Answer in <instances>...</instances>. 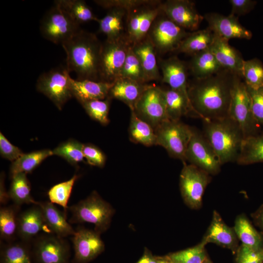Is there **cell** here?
Instances as JSON below:
<instances>
[{
    "label": "cell",
    "instance_id": "28",
    "mask_svg": "<svg viewBox=\"0 0 263 263\" xmlns=\"http://www.w3.org/2000/svg\"><path fill=\"white\" fill-rule=\"evenodd\" d=\"M188 69L195 79L208 77L224 69L210 48L191 56Z\"/></svg>",
    "mask_w": 263,
    "mask_h": 263
},
{
    "label": "cell",
    "instance_id": "25",
    "mask_svg": "<svg viewBox=\"0 0 263 263\" xmlns=\"http://www.w3.org/2000/svg\"><path fill=\"white\" fill-rule=\"evenodd\" d=\"M36 205L41 208L50 232L62 238L74 235L75 230L66 220V214L60 211L54 204L50 201H37Z\"/></svg>",
    "mask_w": 263,
    "mask_h": 263
},
{
    "label": "cell",
    "instance_id": "35",
    "mask_svg": "<svg viewBox=\"0 0 263 263\" xmlns=\"http://www.w3.org/2000/svg\"><path fill=\"white\" fill-rule=\"evenodd\" d=\"M12 181L8 192L10 199L16 205L33 204L36 205L35 201L31 196V186L26 174L19 173L11 177Z\"/></svg>",
    "mask_w": 263,
    "mask_h": 263
},
{
    "label": "cell",
    "instance_id": "48",
    "mask_svg": "<svg viewBox=\"0 0 263 263\" xmlns=\"http://www.w3.org/2000/svg\"><path fill=\"white\" fill-rule=\"evenodd\" d=\"M0 153L3 158L12 162L24 154L18 147L12 144L1 132H0Z\"/></svg>",
    "mask_w": 263,
    "mask_h": 263
},
{
    "label": "cell",
    "instance_id": "15",
    "mask_svg": "<svg viewBox=\"0 0 263 263\" xmlns=\"http://www.w3.org/2000/svg\"><path fill=\"white\" fill-rule=\"evenodd\" d=\"M160 7L169 19L186 30L197 31L204 19L191 0H167L162 1Z\"/></svg>",
    "mask_w": 263,
    "mask_h": 263
},
{
    "label": "cell",
    "instance_id": "14",
    "mask_svg": "<svg viewBox=\"0 0 263 263\" xmlns=\"http://www.w3.org/2000/svg\"><path fill=\"white\" fill-rule=\"evenodd\" d=\"M56 235H45L35 242L32 250L36 263H69V245L63 239Z\"/></svg>",
    "mask_w": 263,
    "mask_h": 263
},
{
    "label": "cell",
    "instance_id": "38",
    "mask_svg": "<svg viewBox=\"0 0 263 263\" xmlns=\"http://www.w3.org/2000/svg\"><path fill=\"white\" fill-rule=\"evenodd\" d=\"M243 79L246 86L253 89L263 87V64L258 58L244 60Z\"/></svg>",
    "mask_w": 263,
    "mask_h": 263
},
{
    "label": "cell",
    "instance_id": "44",
    "mask_svg": "<svg viewBox=\"0 0 263 263\" xmlns=\"http://www.w3.org/2000/svg\"><path fill=\"white\" fill-rule=\"evenodd\" d=\"M94 1L104 8H120L127 11L144 5L158 4L162 2L158 0H96Z\"/></svg>",
    "mask_w": 263,
    "mask_h": 263
},
{
    "label": "cell",
    "instance_id": "45",
    "mask_svg": "<svg viewBox=\"0 0 263 263\" xmlns=\"http://www.w3.org/2000/svg\"><path fill=\"white\" fill-rule=\"evenodd\" d=\"M236 254V263H263V247L254 249L241 244Z\"/></svg>",
    "mask_w": 263,
    "mask_h": 263
},
{
    "label": "cell",
    "instance_id": "30",
    "mask_svg": "<svg viewBox=\"0 0 263 263\" xmlns=\"http://www.w3.org/2000/svg\"><path fill=\"white\" fill-rule=\"evenodd\" d=\"M214 37V33L208 27L190 32L182 40L175 52L191 56L210 48Z\"/></svg>",
    "mask_w": 263,
    "mask_h": 263
},
{
    "label": "cell",
    "instance_id": "5",
    "mask_svg": "<svg viewBox=\"0 0 263 263\" xmlns=\"http://www.w3.org/2000/svg\"><path fill=\"white\" fill-rule=\"evenodd\" d=\"M229 116L239 124L244 138L257 135L262 130L253 115L246 85L239 75L236 77L232 89Z\"/></svg>",
    "mask_w": 263,
    "mask_h": 263
},
{
    "label": "cell",
    "instance_id": "16",
    "mask_svg": "<svg viewBox=\"0 0 263 263\" xmlns=\"http://www.w3.org/2000/svg\"><path fill=\"white\" fill-rule=\"evenodd\" d=\"M100 234L85 228L75 230L72 239L74 249L73 263H88L104 251L105 245Z\"/></svg>",
    "mask_w": 263,
    "mask_h": 263
},
{
    "label": "cell",
    "instance_id": "43",
    "mask_svg": "<svg viewBox=\"0 0 263 263\" xmlns=\"http://www.w3.org/2000/svg\"><path fill=\"white\" fill-rule=\"evenodd\" d=\"M121 77L128 78L142 83L148 82L142 65L133 52L132 45L129 49Z\"/></svg>",
    "mask_w": 263,
    "mask_h": 263
},
{
    "label": "cell",
    "instance_id": "20",
    "mask_svg": "<svg viewBox=\"0 0 263 263\" xmlns=\"http://www.w3.org/2000/svg\"><path fill=\"white\" fill-rule=\"evenodd\" d=\"M210 49L223 69L237 74L243 78L244 60L240 53L229 45L228 40L215 34Z\"/></svg>",
    "mask_w": 263,
    "mask_h": 263
},
{
    "label": "cell",
    "instance_id": "37",
    "mask_svg": "<svg viewBox=\"0 0 263 263\" xmlns=\"http://www.w3.org/2000/svg\"><path fill=\"white\" fill-rule=\"evenodd\" d=\"M203 241L197 245L182 250L170 253L164 258L169 263H203L207 257Z\"/></svg>",
    "mask_w": 263,
    "mask_h": 263
},
{
    "label": "cell",
    "instance_id": "32",
    "mask_svg": "<svg viewBox=\"0 0 263 263\" xmlns=\"http://www.w3.org/2000/svg\"><path fill=\"white\" fill-rule=\"evenodd\" d=\"M131 112L129 128L131 141L147 147L156 145L155 130L150 124L139 118L133 111L131 110Z\"/></svg>",
    "mask_w": 263,
    "mask_h": 263
},
{
    "label": "cell",
    "instance_id": "49",
    "mask_svg": "<svg viewBox=\"0 0 263 263\" xmlns=\"http://www.w3.org/2000/svg\"><path fill=\"white\" fill-rule=\"evenodd\" d=\"M231 11L230 14L238 17L245 15L252 10L257 1L252 0H230Z\"/></svg>",
    "mask_w": 263,
    "mask_h": 263
},
{
    "label": "cell",
    "instance_id": "12",
    "mask_svg": "<svg viewBox=\"0 0 263 263\" xmlns=\"http://www.w3.org/2000/svg\"><path fill=\"white\" fill-rule=\"evenodd\" d=\"M132 111L155 130L169 120L163 89L150 85L142 94Z\"/></svg>",
    "mask_w": 263,
    "mask_h": 263
},
{
    "label": "cell",
    "instance_id": "53",
    "mask_svg": "<svg viewBox=\"0 0 263 263\" xmlns=\"http://www.w3.org/2000/svg\"><path fill=\"white\" fill-rule=\"evenodd\" d=\"M203 263H212L210 260L207 257Z\"/></svg>",
    "mask_w": 263,
    "mask_h": 263
},
{
    "label": "cell",
    "instance_id": "52",
    "mask_svg": "<svg viewBox=\"0 0 263 263\" xmlns=\"http://www.w3.org/2000/svg\"><path fill=\"white\" fill-rule=\"evenodd\" d=\"M10 199L8 192H6L4 184L3 174H1L0 181V202L4 204Z\"/></svg>",
    "mask_w": 263,
    "mask_h": 263
},
{
    "label": "cell",
    "instance_id": "10",
    "mask_svg": "<svg viewBox=\"0 0 263 263\" xmlns=\"http://www.w3.org/2000/svg\"><path fill=\"white\" fill-rule=\"evenodd\" d=\"M183 162L179 179L182 198L190 208L198 209L202 205L205 190L210 182V174L192 164Z\"/></svg>",
    "mask_w": 263,
    "mask_h": 263
},
{
    "label": "cell",
    "instance_id": "11",
    "mask_svg": "<svg viewBox=\"0 0 263 263\" xmlns=\"http://www.w3.org/2000/svg\"><path fill=\"white\" fill-rule=\"evenodd\" d=\"M126 38L102 43L99 68L100 81L113 83L121 77L122 70L130 47Z\"/></svg>",
    "mask_w": 263,
    "mask_h": 263
},
{
    "label": "cell",
    "instance_id": "21",
    "mask_svg": "<svg viewBox=\"0 0 263 263\" xmlns=\"http://www.w3.org/2000/svg\"><path fill=\"white\" fill-rule=\"evenodd\" d=\"M150 86L128 78L120 77L113 83L108 97L124 102L132 110L142 94Z\"/></svg>",
    "mask_w": 263,
    "mask_h": 263
},
{
    "label": "cell",
    "instance_id": "24",
    "mask_svg": "<svg viewBox=\"0 0 263 263\" xmlns=\"http://www.w3.org/2000/svg\"><path fill=\"white\" fill-rule=\"evenodd\" d=\"M18 216L17 234L25 241L36 236L43 229H48L40 207L37 205Z\"/></svg>",
    "mask_w": 263,
    "mask_h": 263
},
{
    "label": "cell",
    "instance_id": "27",
    "mask_svg": "<svg viewBox=\"0 0 263 263\" xmlns=\"http://www.w3.org/2000/svg\"><path fill=\"white\" fill-rule=\"evenodd\" d=\"M163 90L169 120L179 121L182 117L189 113L197 117L188 95L169 87Z\"/></svg>",
    "mask_w": 263,
    "mask_h": 263
},
{
    "label": "cell",
    "instance_id": "7",
    "mask_svg": "<svg viewBox=\"0 0 263 263\" xmlns=\"http://www.w3.org/2000/svg\"><path fill=\"white\" fill-rule=\"evenodd\" d=\"M80 29V24L55 3L44 15L40 24L42 36L56 44L61 45Z\"/></svg>",
    "mask_w": 263,
    "mask_h": 263
},
{
    "label": "cell",
    "instance_id": "13",
    "mask_svg": "<svg viewBox=\"0 0 263 263\" xmlns=\"http://www.w3.org/2000/svg\"><path fill=\"white\" fill-rule=\"evenodd\" d=\"M185 159L210 175H216L221 170L222 164L212 147L203 133L193 128Z\"/></svg>",
    "mask_w": 263,
    "mask_h": 263
},
{
    "label": "cell",
    "instance_id": "26",
    "mask_svg": "<svg viewBox=\"0 0 263 263\" xmlns=\"http://www.w3.org/2000/svg\"><path fill=\"white\" fill-rule=\"evenodd\" d=\"M132 47L142 65L148 82L161 79L156 57V52L148 36Z\"/></svg>",
    "mask_w": 263,
    "mask_h": 263
},
{
    "label": "cell",
    "instance_id": "19",
    "mask_svg": "<svg viewBox=\"0 0 263 263\" xmlns=\"http://www.w3.org/2000/svg\"><path fill=\"white\" fill-rule=\"evenodd\" d=\"M162 72L161 80L173 90L188 96V64L176 56L161 59L159 63Z\"/></svg>",
    "mask_w": 263,
    "mask_h": 263
},
{
    "label": "cell",
    "instance_id": "2",
    "mask_svg": "<svg viewBox=\"0 0 263 263\" xmlns=\"http://www.w3.org/2000/svg\"><path fill=\"white\" fill-rule=\"evenodd\" d=\"M66 55V67L78 80L100 81L99 68L102 43L96 35L81 29L61 44Z\"/></svg>",
    "mask_w": 263,
    "mask_h": 263
},
{
    "label": "cell",
    "instance_id": "50",
    "mask_svg": "<svg viewBox=\"0 0 263 263\" xmlns=\"http://www.w3.org/2000/svg\"><path fill=\"white\" fill-rule=\"evenodd\" d=\"M251 217L255 225L263 235V204L251 214Z\"/></svg>",
    "mask_w": 263,
    "mask_h": 263
},
{
    "label": "cell",
    "instance_id": "3",
    "mask_svg": "<svg viewBox=\"0 0 263 263\" xmlns=\"http://www.w3.org/2000/svg\"><path fill=\"white\" fill-rule=\"evenodd\" d=\"M203 134L222 165L237 161L244 139L239 124L229 116L203 120Z\"/></svg>",
    "mask_w": 263,
    "mask_h": 263
},
{
    "label": "cell",
    "instance_id": "33",
    "mask_svg": "<svg viewBox=\"0 0 263 263\" xmlns=\"http://www.w3.org/2000/svg\"><path fill=\"white\" fill-rule=\"evenodd\" d=\"M53 155L52 150H42L24 153L12 163L10 171L11 177L19 173L31 172L49 156Z\"/></svg>",
    "mask_w": 263,
    "mask_h": 263
},
{
    "label": "cell",
    "instance_id": "40",
    "mask_svg": "<svg viewBox=\"0 0 263 263\" xmlns=\"http://www.w3.org/2000/svg\"><path fill=\"white\" fill-rule=\"evenodd\" d=\"M18 207H3L0 210V234L2 239L10 241L17 233Z\"/></svg>",
    "mask_w": 263,
    "mask_h": 263
},
{
    "label": "cell",
    "instance_id": "8",
    "mask_svg": "<svg viewBox=\"0 0 263 263\" xmlns=\"http://www.w3.org/2000/svg\"><path fill=\"white\" fill-rule=\"evenodd\" d=\"M71 78L66 67L60 66L40 75L37 79L36 88L61 110L73 97L70 88Z\"/></svg>",
    "mask_w": 263,
    "mask_h": 263
},
{
    "label": "cell",
    "instance_id": "18",
    "mask_svg": "<svg viewBox=\"0 0 263 263\" xmlns=\"http://www.w3.org/2000/svg\"><path fill=\"white\" fill-rule=\"evenodd\" d=\"M202 241L207 244L213 243L227 248L234 254H236L239 246L233 227L227 225L216 210L213 212L210 224Z\"/></svg>",
    "mask_w": 263,
    "mask_h": 263
},
{
    "label": "cell",
    "instance_id": "6",
    "mask_svg": "<svg viewBox=\"0 0 263 263\" xmlns=\"http://www.w3.org/2000/svg\"><path fill=\"white\" fill-rule=\"evenodd\" d=\"M156 145L163 147L169 155L183 162L190 139L192 128L179 121L167 120L155 129Z\"/></svg>",
    "mask_w": 263,
    "mask_h": 263
},
{
    "label": "cell",
    "instance_id": "46",
    "mask_svg": "<svg viewBox=\"0 0 263 263\" xmlns=\"http://www.w3.org/2000/svg\"><path fill=\"white\" fill-rule=\"evenodd\" d=\"M247 87V86H246ZM249 94L252 110L255 119L263 129V87L253 89L247 87Z\"/></svg>",
    "mask_w": 263,
    "mask_h": 263
},
{
    "label": "cell",
    "instance_id": "36",
    "mask_svg": "<svg viewBox=\"0 0 263 263\" xmlns=\"http://www.w3.org/2000/svg\"><path fill=\"white\" fill-rule=\"evenodd\" d=\"M0 263H33L32 250L25 243L9 244L1 249Z\"/></svg>",
    "mask_w": 263,
    "mask_h": 263
},
{
    "label": "cell",
    "instance_id": "39",
    "mask_svg": "<svg viewBox=\"0 0 263 263\" xmlns=\"http://www.w3.org/2000/svg\"><path fill=\"white\" fill-rule=\"evenodd\" d=\"M84 144L75 139H69L60 144L53 150V155L62 157L72 165L83 161Z\"/></svg>",
    "mask_w": 263,
    "mask_h": 263
},
{
    "label": "cell",
    "instance_id": "34",
    "mask_svg": "<svg viewBox=\"0 0 263 263\" xmlns=\"http://www.w3.org/2000/svg\"><path fill=\"white\" fill-rule=\"evenodd\" d=\"M54 3L67 12L79 24L91 21L98 22L92 9L83 0H56Z\"/></svg>",
    "mask_w": 263,
    "mask_h": 263
},
{
    "label": "cell",
    "instance_id": "47",
    "mask_svg": "<svg viewBox=\"0 0 263 263\" xmlns=\"http://www.w3.org/2000/svg\"><path fill=\"white\" fill-rule=\"evenodd\" d=\"M83 152L84 158L89 165L99 168L104 166L106 156L96 146L91 144H84Z\"/></svg>",
    "mask_w": 263,
    "mask_h": 263
},
{
    "label": "cell",
    "instance_id": "4",
    "mask_svg": "<svg viewBox=\"0 0 263 263\" xmlns=\"http://www.w3.org/2000/svg\"><path fill=\"white\" fill-rule=\"evenodd\" d=\"M72 214L70 223H88L94 225L99 234L110 227L114 209L99 194L94 191L87 197L68 207Z\"/></svg>",
    "mask_w": 263,
    "mask_h": 263
},
{
    "label": "cell",
    "instance_id": "29",
    "mask_svg": "<svg viewBox=\"0 0 263 263\" xmlns=\"http://www.w3.org/2000/svg\"><path fill=\"white\" fill-rule=\"evenodd\" d=\"M233 228L242 244L254 249L263 247V235L258 231L244 214L237 216Z\"/></svg>",
    "mask_w": 263,
    "mask_h": 263
},
{
    "label": "cell",
    "instance_id": "23",
    "mask_svg": "<svg viewBox=\"0 0 263 263\" xmlns=\"http://www.w3.org/2000/svg\"><path fill=\"white\" fill-rule=\"evenodd\" d=\"M113 83L91 80L70 79V88L73 96L79 103L106 98Z\"/></svg>",
    "mask_w": 263,
    "mask_h": 263
},
{
    "label": "cell",
    "instance_id": "17",
    "mask_svg": "<svg viewBox=\"0 0 263 263\" xmlns=\"http://www.w3.org/2000/svg\"><path fill=\"white\" fill-rule=\"evenodd\" d=\"M204 17L208 24V27L220 37L228 40L231 38L250 39L252 38L251 32L244 27L235 16L209 13Z\"/></svg>",
    "mask_w": 263,
    "mask_h": 263
},
{
    "label": "cell",
    "instance_id": "31",
    "mask_svg": "<svg viewBox=\"0 0 263 263\" xmlns=\"http://www.w3.org/2000/svg\"><path fill=\"white\" fill-rule=\"evenodd\" d=\"M236 162L242 165L263 163V129L259 134L244 139Z\"/></svg>",
    "mask_w": 263,
    "mask_h": 263
},
{
    "label": "cell",
    "instance_id": "9",
    "mask_svg": "<svg viewBox=\"0 0 263 263\" xmlns=\"http://www.w3.org/2000/svg\"><path fill=\"white\" fill-rule=\"evenodd\" d=\"M190 33L176 24L161 11L152 23L147 36L156 52L165 54L175 52Z\"/></svg>",
    "mask_w": 263,
    "mask_h": 263
},
{
    "label": "cell",
    "instance_id": "51",
    "mask_svg": "<svg viewBox=\"0 0 263 263\" xmlns=\"http://www.w3.org/2000/svg\"><path fill=\"white\" fill-rule=\"evenodd\" d=\"M136 263H159V262L158 257L153 256L148 249H145L143 256Z\"/></svg>",
    "mask_w": 263,
    "mask_h": 263
},
{
    "label": "cell",
    "instance_id": "41",
    "mask_svg": "<svg viewBox=\"0 0 263 263\" xmlns=\"http://www.w3.org/2000/svg\"><path fill=\"white\" fill-rule=\"evenodd\" d=\"M111 99L107 97L102 100L86 101L80 103L92 119L105 126L110 121L108 114Z\"/></svg>",
    "mask_w": 263,
    "mask_h": 263
},
{
    "label": "cell",
    "instance_id": "42",
    "mask_svg": "<svg viewBox=\"0 0 263 263\" xmlns=\"http://www.w3.org/2000/svg\"><path fill=\"white\" fill-rule=\"evenodd\" d=\"M78 178L75 174L70 179L53 186L48 192L50 202L61 206L66 212L74 185Z\"/></svg>",
    "mask_w": 263,
    "mask_h": 263
},
{
    "label": "cell",
    "instance_id": "1",
    "mask_svg": "<svg viewBox=\"0 0 263 263\" xmlns=\"http://www.w3.org/2000/svg\"><path fill=\"white\" fill-rule=\"evenodd\" d=\"M237 75L224 69L208 77L188 81V97L197 117L211 120L229 116Z\"/></svg>",
    "mask_w": 263,
    "mask_h": 263
},
{
    "label": "cell",
    "instance_id": "22",
    "mask_svg": "<svg viewBox=\"0 0 263 263\" xmlns=\"http://www.w3.org/2000/svg\"><path fill=\"white\" fill-rule=\"evenodd\" d=\"M127 12L122 8H111L104 17L99 19L98 32L106 36V40L115 41L127 38Z\"/></svg>",
    "mask_w": 263,
    "mask_h": 263
}]
</instances>
